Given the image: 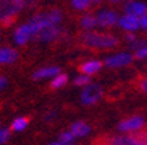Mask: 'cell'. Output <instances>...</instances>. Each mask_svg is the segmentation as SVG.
I'll return each instance as SVG.
<instances>
[{
    "label": "cell",
    "mask_w": 147,
    "mask_h": 145,
    "mask_svg": "<svg viewBox=\"0 0 147 145\" xmlns=\"http://www.w3.org/2000/svg\"><path fill=\"white\" fill-rule=\"evenodd\" d=\"M134 57L135 55L129 51L113 52V54L108 55L104 59V65L110 68V69H118V68L130 65L133 63V60H134Z\"/></svg>",
    "instance_id": "obj_6"
},
{
    "label": "cell",
    "mask_w": 147,
    "mask_h": 145,
    "mask_svg": "<svg viewBox=\"0 0 147 145\" xmlns=\"http://www.w3.org/2000/svg\"><path fill=\"white\" fill-rule=\"evenodd\" d=\"M62 35V27L61 26H51L46 27L43 30H41L36 37V42L42 43V45H49L55 41L59 39V37Z\"/></svg>",
    "instance_id": "obj_9"
},
{
    "label": "cell",
    "mask_w": 147,
    "mask_h": 145,
    "mask_svg": "<svg viewBox=\"0 0 147 145\" xmlns=\"http://www.w3.org/2000/svg\"><path fill=\"white\" fill-rule=\"evenodd\" d=\"M123 13L141 18L147 15V4L139 0H130L123 5Z\"/></svg>",
    "instance_id": "obj_11"
},
{
    "label": "cell",
    "mask_w": 147,
    "mask_h": 145,
    "mask_svg": "<svg viewBox=\"0 0 147 145\" xmlns=\"http://www.w3.org/2000/svg\"><path fill=\"white\" fill-rule=\"evenodd\" d=\"M70 4L78 12H86L87 9L91 7L92 0H70Z\"/></svg>",
    "instance_id": "obj_20"
},
{
    "label": "cell",
    "mask_w": 147,
    "mask_h": 145,
    "mask_svg": "<svg viewBox=\"0 0 147 145\" xmlns=\"http://www.w3.org/2000/svg\"><path fill=\"white\" fill-rule=\"evenodd\" d=\"M71 145H74V144H71Z\"/></svg>",
    "instance_id": "obj_38"
},
{
    "label": "cell",
    "mask_w": 147,
    "mask_h": 145,
    "mask_svg": "<svg viewBox=\"0 0 147 145\" xmlns=\"http://www.w3.org/2000/svg\"><path fill=\"white\" fill-rule=\"evenodd\" d=\"M47 145H63V144H61V142L58 141V140H55V141H51V142H49Z\"/></svg>",
    "instance_id": "obj_31"
},
{
    "label": "cell",
    "mask_w": 147,
    "mask_h": 145,
    "mask_svg": "<svg viewBox=\"0 0 147 145\" xmlns=\"http://www.w3.org/2000/svg\"><path fill=\"white\" fill-rule=\"evenodd\" d=\"M80 41L86 47L93 50H114L119 45V38L104 31H84Z\"/></svg>",
    "instance_id": "obj_1"
},
{
    "label": "cell",
    "mask_w": 147,
    "mask_h": 145,
    "mask_svg": "<svg viewBox=\"0 0 147 145\" xmlns=\"http://www.w3.org/2000/svg\"><path fill=\"white\" fill-rule=\"evenodd\" d=\"M110 3H119V1H122V0H108Z\"/></svg>",
    "instance_id": "obj_32"
},
{
    "label": "cell",
    "mask_w": 147,
    "mask_h": 145,
    "mask_svg": "<svg viewBox=\"0 0 147 145\" xmlns=\"http://www.w3.org/2000/svg\"><path fill=\"white\" fill-rule=\"evenodd\" d=\"M134 55H135L137 59H147V45L144 46V47H142L141 50L135 51Z\"/></svg>",
    "instance_id": "obj_25"
},
{
    "label": "cell",
    "mask_w": 147,
    "mask_h": 145,
    "mask_svg": "<svg viewBox=\"0 0 147 145\" xmlns=\"http://www.w3.org/2000/svg\"><path fill=\"white\" fill-rule=\"evenodd\" d=\"M12 39H13V43L16 46H18V47L26 46L29 42L36 39V33L32 29L30 24L28 21H25L22 24H20L18 26H16V29L13 30V34H12Z\"/></svg>",
    "instance_id": "obj_7"
},
{
    "label": "cell",
    "mask_w": 147,
    "mask_h": 145,
    "mask_svg": "<svg viewBox=\"0 0 147 145\" xmlns=\"http://www.w3.org/2000/svg\"><path fill=\"white\" fill-rule=\"evenodd\" d=\"M20 54L12 46H0V65H11L18 60Z\"/></svg>",
    "instance_id": "obj_14"
},
{
    "label": "cell",
    "mask_w": 147,
    "mask_h": 145,
    "mask_svg": "<svg viewBox=\"0 0 147 145\" xmlns=\"http://www.w3.org/2000/svg\"><path fill=\"white\" fill-rule=\"evenodd\" d=\"M72 82H74V85H76V86L83 89L92 82V77H89L87 75H83V73H79V75L75 76V79H74Z\"/></svg>",
    "instance_id": "obj_21"
},
{
    "label": "cell",
    "mask_w": 147,
    "mask_h": 145,
    "mask_svg": "<svg viewBox=\"0 0 147 145\" xmlns=\"http://www.w3.org/2000/svg\"><path fill=\"white\" fill-rule=\"evenodd\" d=\"M96 1H98V0H92V3H96Z\"/></svg>",
    "instance_id": "obj_34"
},
{
    "label": "cell",
    "mask_w": 147,
    "mask_h": 145,
    "mask_svg": "<svg viewBox=\"0 0 147 145\" xmlns=\"http://www.w3.org/2000/svg\"><path fill=\"white\" fill-rule=\"evenodd\" d=\"M28 126H29V118L17 116L11 123V130H12V132H22V131H25L28 128Z\"/></svg>",
    "instance_id": "obj_19"
},
{
    "label": "cell",
    "mask_w": 147,
    "mask_h": 145,
    "mask_svg": "<svg viewBox=\"0 0 147 145\" xmlns=\"http://www.w3.org/2000/svg\"><path fill=\"white\" fill-rule=\"evenodd\" d=\"M63 12H62L59 8H51L47 9V11H42V12H38L36 15H33L28 22L30 24L32 29L34 30L37 34L40 33L41 30L46 29V27H51V26H61L62 21H63Z\"/></svg>",
    "instance_id": "obj_2"
},
{
    "label": "cell",
    "mask_w": 147,
    "mask_h": 145,
    "mask_svg": "<svg viewBox=\"0 0 147 145\" xmlns=\"http://www.w3.org/2000/svg\"><path fill=\"white\" fill-rule=\"evenodd\" d=\"M57 111L55 110H49V111H46L45 114H43V120L46 122V123H51V122L55 120V118H57Z\"/></svg>",
    "instance_id": "obj_24"
},
{
    "label": "cell",
    "mask_w": 147,
    "mask_h": 145,
    "mask_svg": "<svg viewBox=\"0 0 147 145\" xmlns=\"http://www.w3.org/2000/svg\"><path fill=\"white\" fill-rule=\"evenodd\" d=\"M0 41H1V31H0Z\"/></svg>",
    "instance_id": "obj_35"
},
{
    "label": "cell",
    "mask_w": 147,
    "mask_h": 145,
    "mask_svg": "<svg viewBox=\"0 0 147 145\" xmlns=\"http://www.w3.org/2000/svg\"><path fill=\"white\" fill-rule=\"evenodd\" d=\"M137 38H138V37H137V34H135V33H125V41L129 43V45L134 42Z\"/></svg>",
    "instance_id": "obj_26"
},
{
    "label": "cell",
    "mask_w": 147,
    "mask_h": 145,
    "mask_svg": "<svg viewBox=\"0 0 147 145\" xmlns=\"http://www.w3.org/2000/svg\"><path fill=\"white\" fill-rule=\"evenodd\" d=\"M96 145H110V144H109V142H105V144L102 142V144H96Z\"/></svg>",
    "instance_id": "obj_33"
},
{
    "label": "cell",
    "mask_w": 147,
    "mask_h": 145,
    "mask_svg": "<svg viewBox=\"0 0 147 145\" xmlns=\"http://www.w3.org/2000/svg\"><path fill=\"white\" fill-rule=\"evenodd\" d=\"M104 67V61L98 60V59H88V60L83 61L79 65V72L83 75H87L89 77L97 75Z\"/></svg>",
    "instance_id": "obj_13"
},
{
    "label": "cell",
    "mask_w": 147,
    "mask_h": 145,
    "mask_svg": "<svg viewBox=\"0 0 147 145\" xmlns=\"http://www.w3.org/2000/svg\"><path fill=\"white\" fill-rule=\"evenodd\" d=\"M24 1V5H25V9L26 8H34L37 5V1L38 0H22Z\"/></svg>",
    "instance_id": "obj_28"
},
{
    "label": "cell",
    "mask_w": 147,
    "mask_h": 145,
    "mask_svg": "<svg viewBox=\"0 0 147 145\" xmlns=\"http://www.w3.org/2000/svg\"><path fill=\"white\" fill-rule=\"evenodd\" d=\"M139 24H141V30L147 33V15L139 18Z\"/></svg>",
    "instance_id": "obj_27"
},
{
    "label": "cell",
    "mask_w": 147,
    "mask_h": 145,
    "mask_svg": "<svg viewBox=\"0 0 147 145\" xmlns=\"http://www.w3.org/2000/svg\"><path fill=\"white\" fill-rule=\"evenodd\" d=\"M144 127H146L144 116H142L139 114H134L119 122L117 124V131L121 135H134V133L142 132V130Z\"/></svg>",
    "instance_id": "obj_4"
},
{
    "label": "cell",
    "mask_w": 147,
    "mask_h": 145,
    "mask_svg": "<svg viewBox=\"0 0 147 145\" xmlns=\"http://www.w3.org/2000/svg\"><path fill=\"white\" fill-rule=\"evenodd\" d=\"M127 1H130V0H127Z\"/></svg>",
    "instance_id": "obj_37"
},
{
    "label": "cell",
    "mask_w": 147,
    "mask_h": 145,
    "mask_svg": "<svg viewBox=\"0 0 147 145\" xmlns=\"http://www.w3.org/2000/svg\"><path fill=\"white\" fill-rule=\"evenodd\" d=\"M57 140L63 145H71V144H74V141H75V137H74L72 133L67 130V131H62V132L58 135V139Z\"/></svg>",
    "instance_id": "obj_22"
},
{
    "label": "cell",
    "mask_w": 147,
    "mask_h": 145,
    "mask_svg": "<svg viewBox=\"0 0 147 145\" xmlns=\"http://www.w3.org/2000/svg\"><path fill=\"white\" fill-rule=\"evenodd\" d=\"M7 84H8V80L5 76H0V92H3L7 88Z\"/></svg>",
    "instance_id": "obj_30"
},
{
    "label": "cell",
    "mask_w": 147,
    "mask_h": 145,
    "mask_svg": "<svg viewBox=\"0 0 147 145\" xmlns=\"http://www.w3.org/2000/svg\"><path fill=\"white\" fill-rule=\"evenodd\" d=\"M96 18H97V25L101 29H110V27L118 25L119 16L117 12L112 11V9H101L96 13Z\"/></svg>",
    "instance_id": "obj_8"
},
{
    "label": "cell",
    "mask_w": 147,
    "mask_h": 145,
    "mask_svg": "<svg viewBox=\"0 0 147 145\" xmlns=\"http://www.w3.org/2000/svg\"><path fill=\"white\" fill-rule=\"evenodd\" d=\"M108 142L110 145H141L137 133H134V135H118V136L112 137Z\"/></svg>",
    "instance_id": "obj_17"
},
{
    "label": "cell",
    "mask_w": 147,
    "mask_h": 145,
    "mask_svg": "<svg viewBox=\"0 0 147 145\" xmlns=\"http://www.w3.org/2000/svg\"><path fill=\"white\" fill-rule=\"evenodd\" d=\"M68 131L72 133L75 139H83V137H87L91 133L92 128L86 120H75L70 124Z\"/></svg>",
    "instance_id": "obj_15"
},
{
    "label": "cell",
    "mask_w": 147,
    "mask_h": 145,
    "mask_svg": "<svg viewBox=\"0 0 147 145\" xmlns=\"http://www.w3.org/2000/svg\"><path fill=\"white\" fill-rule=\"evenodd\" d=\"M11 135H12V130L1 126V128H0V145H5L11 139Z\"/></svg>",
    "instance_id": "obj_23"
},
{
    "label": "cell",
    "mask_w": 147,
    "mask_h": 145,
    "mask_svg": "<svg viewBox=\"0 0 147 145\" xmlns=\"http://www.w3.org/2000/svg\"><path fill=\"white\" fill-rule=\"evenodd\" d=\"M102 96H104L102 86L97 82H91L86 88L82 89L79 100L83 106H95L101 101Z\"/></svg>",
    "instance_id": "obj_5"
},
{
    "label": "cell",
    "mask_w": 147,
    "mask_h": 145,
    "mask_svg": "<svg viewBox=\"0 0 147 145\" xmlns=\"http://www.w3.org/2000/svg\"><path fill=\"white\" fill-rule=\"evenodd\" d=\"M0 128H1V124H0Z\"/></svg>",
    "instance_id": "obj_36"
},
{
    "label": "cell",
    "mask_w": 147,
    "mask_h": 145,
    "mask_svg": "<svg viewBox=\"0 0 147 145\" xmlns=\"http://www.w3.org/2000/svg\"><path fill=\"white\" fill-rule=\"evenodd\" d=\"M79 26L84 31H93L96 27H98L96 15H93V13H84V15H82L79 18Z\"/></svg>",
    "instance_id": "obj_16"
},
{
    "label": "cell",
    "mask_w": 147,
    "mask_h": 145,
    "mask_svg": "<svg viewBox=\"0 0 147 145\" xmlns=\"http://www.w3.org/2000/svg\"><path fill=\"white\" fill-rule=\"evenodd\" d=\"M139 89H141L143 93L147 94V77H144V79H142L141 81H139Z\"/></svg>",
    "instance_id": "obj_29"
},
{
    "label": "cell",
    "mask_w": 147,
    "mask_h": 145,
    "mask_svg": "<svg viewBox=\"0 0 147 145\" xmlns=\"http://www.w3.org/2000/svg\"><path fill=\"white\" fill-rule=\"evenodd\" d=\"M62 71L58 65H45L37 68L33 73H32V79L34 81H42V80H51L54 79L57 75H59Z\"/></svg>",
    "instance_id": "obj_10"
},
{
    "label": "cell",
    "mask_w": 147,
    "mask_h": 145,
    "mask_svg": "<svg viewBox=\"0 0 147 145\" xmlns=\"http://www.w3.org/2000/svg\"><path fill=\"white\" fill-rule=\"evenodd\" d=\"M22 9H25L22 0H0V22L4 26H9Z\"/></svg>",
    "instance_id": "obj_3"
},
{
    "label": "cell",
    "mask_w": 147,
    "mask_h": 145,
    "mask_svg": "<svg viewBox=\"0 0 147 145\" xmlns=\"http://www.w3.org/2000/svg\"><path fill=\"white\" fill-rule=\"evenodd\" d=\"M68 84V76L66 73L61 72L59 75H57L54 79L50 80V88L54 90H59V89L64 88Z\"/></svg>",
    "instance_id": "obj_18"
},
{
    "label": "cell",
    "mask_w": 147,
    "mask_h": 145,
    "mask_svg": "<svg viewBox=\"0 0 147 145\" xmlns=\"http://www.w3.org/2000/svg\"><path fill=\"white\" fill-rule=\"evenodd\" d=\"M118 26L125 33H137L138 30H141L139 18L134 17V16H130V15H126V13H123L122 16H119Z\"/></svg>",
    "instance_id": "obj_12"
}]
</instances>
